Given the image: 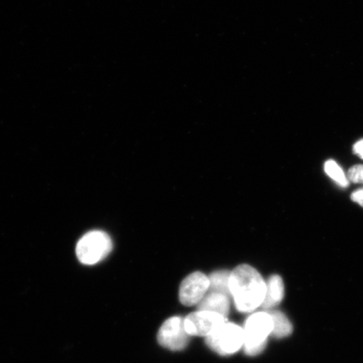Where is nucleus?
<instances>
[{
    "label": "nucleus",
    "mask_w": 363,
    "mask_h": 363,
    "mask_svg": "<svg viewBox=\"0 0 363 363\" xmlns=\"http://www.w3.org/2000/svg\"><path fill=\"white\" fill-rule=\"evenodd\" d=\"M230 293L239 312H252L262 306L266 293V282L254 267L240 265L230 272Z\"/></svg>",
    "instance_id": "obj_1"
},
{
    "label": "nucleus",
    "mask_w": 363,
    "mask_h": 363,
    "mask_svg": "<svg viewBox=\"0 0 363 363\" xmlns=\"http://www.w3.org/2000/svg\"><path fill=\"white\" fill-rule=\"evenodd\" d=\"M272 330L269 312H257L250 316L243 328L245 353L251 357L259 355L267 346Z\"/></svg>",
    "instance_id": "obj_2"
},
{
    "label": "nucleus",
    "mask_w": 363,
    "mask_h": 363,
    "mask_svg": "<svg viewBox=\"0 0 363 363\" xmlns=\"http://www.w3.org/2000/svg\"><path fill=\"white\" fill-rule=\"evenodd\" d=\"M112 248V240L108 234L101 230H93L80 239L76 254L80 262L94 265L104 259Z\"/></svg>",
    "instance_id": "obj_3"
},
{
    "label": "nucleus",
    "mask_w": 363,
    "mask_h": 363,
    "mask_svg": "<svg viewBox=\"0 0 363 363\" xmlns=\"http://www.w3.org/2000/svg\"><path fill=\"white\" fill-rule=\"evenodd\" d=\"M206 342L208 347L219 355H233L243 347V329L238 325L225 322L215 333L208 335Z\"/></svg>",
    "instance_id": "obj_4"
},
{
    "label": "nucleus",
    "mask_w": 363,
    "mask_h": 363,
    "mask_svg": "<svg viewBox=\"0 0 363 363\" xmlns=\"http://www.w3.org/2000/svg\"><path fill=\"white\" fill-rule=\"evenodd\" d=\"M189 335L184 328V319L174 316L167 320L157 333V342L171 351H182L188 346Z\"/></svg>",
    "instance_id": "obj_5"
},
{
    "label": "nucleus",
    "mask_w": 363,
    "mask_h": 363,
    "mask_svg": "<svg viewBox=\"0 0 363 363\" xmlns=\"http://www.w3.org/2000/svg\"><path fill=\"white\" fill-rule=\"evenodd\" d=\"M225 322V318L217 313L198 311L185 318L184 328L189 335L207 337Z\"/></svg>",
    "instance_id": "obj_6"
},
{
    "label": "nucleus",
    "mask_w": 363,
    "mask_h": 363,
    "mask_svg": "<svg viewBox=\"0 0 363 363\" xmlns=\"http://www.w3.org/2000/svg\"><path fill=\"white\" fill-rule=\"evenodd\" d=\"M210 289L208 277L195 272L182 282L179 288L180 302L185 306H194L201 302Z\"/></svg>",
    "instance_id": "obj_7"
},
{
    "label": "nucleus",
    "mask_w": 363,
    "mask_h": 363,
    "mask_svg": "<svg viewBox=\"0 0 363 363\" xmlns=\"http://www.w3.org/2000/svg\"><path fill=\"white\" fill-rule=\"evenodd\" d=\"M198 310L215 312L226 318L230 312V296L223 294L208 292L198 303Z\"/></svg>",
    "instance_id": "obj_8"
},
{
    "label": "nucleus",
    "mask_w": 363,
    "mask_h": 363,
    "mask_svg": "<svg viewBox=\"0 0 363 363\" xmlns=\"http://www.w3.org/2000/svg\"><path fill=\"white\" fill-rule=\"evenodd\" d=\"M284 297V281L279 275H272L266 283V293L262 307L264 310L271 308L279 305Z\"/></svg>",
    "instance_id": "obj_9"
},
{
    "label": "nucleus",
    "mask_w": 363,
    "mask_h": 363,
    "mask_svg": "<svg viewBox=\"0 0 363 363\" xmlns=\"http://www.w3.org/2000/svg\"><path fill=\"white\" fill-rule=\"evenodd\" d=\"M272 320V330L271 335L276 338H284L289 337L293 333V325L287 316L279 311H269Z\"/></svg>",
    "instance_id": "obj_10"
},
{
    "label": "nucleus",
    "mask_w": 363,
    "mask_h": 363,
    "mask_svg": "<svg viewBox=\"0 0 363 363\" xmlns=\"http://www.w3.org/2000/svg\"><path fill=\"white\" fill-rule=\"evenodd\" d=\"M230 272L229 271L220 270L213 272L208 277V280H210L208 292L223 294L230 297Z\"/></svg>",
    "instance_id": "obj_11"
},
{
    "label": "nucleus",
    "mask_w": 363,
    "mask_h": 363,
    "mask_svg": "<svg viewBox=\"0 0 363 363\" xmlns=\"http://www.w3.org/2000/svg\"><path fill=\"white\" fill-rule=\"evenodd\" d=\"M325 172L330 178L335 182L342 188H347L349 185L347 176L337 162L333 160H329L325 163Z\"/></svg>",
    "instance_id": "obj_12"
},
{
    "label": "nucleus",
    "mask_w": 363,
    "mask_h": 363,
    "mask_svg": "<svg viewBox=\"0 0 363 363\" xmlns=\"http://www.w3.org/2000/svg\"><path fill=\"white\" fill-rule=\"evenodd\" d=\"M349 182L353 184H363V165H356L351 167L347 172Z\"/></svg>",
    "instance_id": "obj_13"
},
{
    "label": "nucleus",
    "mask_w": 363,
    "mask_h": 363,
    "mask_svg": "<svg viewBox=\"0 0 363 363\" xmlns=\"http://www.w3.org/2000/svg\"><path fill=\"white\" fill-rule=\"evenodd\" d=\"M351 199L353 202L363 207V187L355 190V191L352 194Z\"/></svg>",
    "instance_id": "obj_14"
},
{
    "label": "nucleus",
    "mask_w": 363,
    "mask_h": 363,
    "mask_svg": "<svg viewBox=\"0 0 363 363\" xmlns=\"http://www.w3.org/2000/svg\"><path fill=\"white\" fill-rule=\"evenodd\" d=\"M353 152L363 160V140H359L353 147Z\"/></svg>",
    "instance_id": "obj_15"
}]
</instances>
